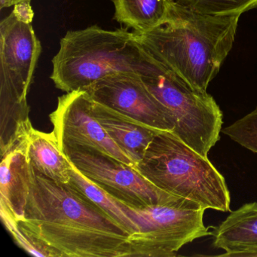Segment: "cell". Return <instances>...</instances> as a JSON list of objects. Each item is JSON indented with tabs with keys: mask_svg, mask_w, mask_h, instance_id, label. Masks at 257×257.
Instances as JSON below:
<instances>
[{
	"mask_svg": "<svg viewBox=\"0 0 257 257\" xmlns=\"http://www.w3.org/2000/svg\"><path fill=\"white\" fill-rule=\"evenodd\" d=\"M19 223L61 257L130 256L129 234L70 183L31 166L24 217Z\"/></svg>",
	"mask_w": 257,
	"mask_h": 257,
	"instance_id": "obj_1",
	"label": "cell"
},
{
	"mask_svg": "<svg viewBox=\"0 0 257 257\" xmlns=\"http://www.w3.org/2000/svg\"><path fill=\"white\" fill-rule=\"evenodd\" d=\"M240 16L201 15L171 4L163 25L135 33L156 61L195 89L207 91L232 49Z\"/></svg>",
	"mask_w": 257,
	"mask_h": 257,
	"instance_id": "obj_2",
	"label": "cell"
},
{
	"mask_svg": "<svg viewBox=\"0 0 257 257\" xmlns=\"http://www.w3.org/2000/svg\"><path fill=\"white\" fill-rule=\"evenodd\" d=\"M50 78L58 89H85L107 76L122 73L144 76L162 64L127 29L107 31L97 25L68 31L52 59Z\"/></svg>",
	"mask_w": 257,
	"mask_h": 257,
	"instance_id": "obj_3",
	"label": "cell"
},
{
	"mask_svg": "<svg viewBox=\"0 0 257 257\" xmlns=\"http://www.w3.org/2000/svg\"><path fill=\"white\" fill-rule=\"evenodd\" d=\"M134 168L162 190L191 200L204 210H230L231 195L223 176L208 158L171 132H159Z\"/></svg>",
	"mask_w": 257,
	"mask_h": 257,
	"instance_id": "obj_4",
	"label": "cell"
},
{
	"mask_svg": "<svg viewBox=\"0 0 257 257\" xmlns=\"http://www.w3.org/2000/svg\"><path fill=\"white\" fill-rule=\"evenodd\" d=\"M42 52L32 25L14 12L0 23V150L7 151L32 127L28 91Z\"/></svg>",
	"mask_w": 257,
	"mask_h": 257,
	"instance_id": "obj_5",
	"label": "cell"
},
{
	"mask_svg": "<svg viewBox=\"0 0 257 257\" xmlns=\"http://www.w3.org/2000/svg\"><path fill=\"white\" fill-rule=\"evenodd\" d=\"M150 92L171 112L175 122L172 133L205 158L220 139L223 115L216 100L163 65L141 76Z\"/></svg>",
	"mask_w": 257,
	"mask_h": 257,
	"instance_id": "obj_6",
	"label": "cell"
},
{
	"mask_svg": "<svg viewBox=\"0 0 257 257\" xmlns=\"http://www.w3.org/2000/svg\"><path fill=\"white\" fill-rule=\"evenodd\" d=\"M125 210L140 231L128 236L130 256L172 257L187 243L212 235L204 223V208L182 198L173 202Z\"/></svg>",
	"mask_w": 257,
	"mask_h": 257,
	"instance_id": "obj_7",
	"label": "cell"
},
{
	"mask_svg": "<svg viewBox=\"0 0 257 257\" xmlns=\"http://www.w3.org/2000/svg\"><path fill=\"white\" fill-rule=\"evenodd\" d=\"M61 151L88 180L127 205L143 207L182 198L159 189L133 166L95 149L71 147Z\"/></svg>",
	"mask_w": 257,
	"mask_h": 257,
	"instance_id": "obj_8",
	"label": "cell"
},
{
	"mask_svg": "<svg viewBox=\"0 0 257 257\" xmlns=\"http://www.w3.org/2000/svg\"><path fill=\"white\" fill-rule=\"evenodd\" d=\"M92 99L85 90L67 93L58 98L56 109L49 115L60 148L95 149L127 165L135 162L109 136L91 112Z\"/></svg>",
	"mask_w": 257,
	"mask_h": 257,
	"instance_id": "obj_9",
	"label": "cell"
},
{
	"mask_svg": "<svg viewBox=\"0 0 257 257\" xmlns=\"http://www.w3.org/2000/svg\"><path fill=\"white\" fill-rule=\"evenodd\" d=\"M84 90L97 103L158 130L174 131L175 122L171 112L150 92L141 75H112Z\"/></svg>",
	"mask_w": 257,
	"mask_h": 257,
	"instance_id": "obj_10",
	"label": "cell"
},
{
	"mask_svg": "<svg viewBox=\"0 0 257 257\" xmlns=\"http://www.w3.org/2000/svg\"><path fill=\"white\" fill-rule=\"evenodd\" d=\"M26 148L25 137L1 155L0 212L18 222L24 217L31 180V165Z\"/></svg>",
	"mask_w": 257,
	"mask_h": 257,
	"instance_id": "obj_11",
	"label": "cell"
},
{
	"mask_svg": "<svg viewBox=\"0 0 257 257\" xmlns=\"http://www.w3.org/2000/svg\"><path fill=\"white\" fill-rule=\"evenodd\" d=\"M91 112L111 139L136 165L142 159L152 140L161 132L93 99Z\"/></svg>",
	"mask_w": 257,
	"mask_h": 257,
	"instance_id": "obj_12",
	"label": "cell"
},
{
	"mask_svg": "<svg viewBox=\"0 0 257 257\" xmlns=\"http://www.w3.org/2000/svg\"><path fill=\"white\" fill-rule=\"evenodd\" d=\"M213 246L225 252L219 256L246 257L257 251V202L247 203L213 227Z\"/></svg>",
	"mask_w": 257,
	"mask_h": 257,
	"instance_id": "obj_13",
	"label": "cell"
},
{
	"mask_svg": "<svg viewBox=\"0 0 257 257\" xmlns=\"http://www.w3.org/2000/svg\"><path fill=\"white\" fill-rule=\"evenodd\" d=\"M26 143L27 156L37 174L56 183H70V162L61 151L53 131L46 133L32 127Z\"/></svg>",
	"mask_w": 257,
	"mask_h": 257,
	"instance_id": "obj_14",
	"label": "cell"
},
{
	"mask_svg": "<svg viewBox=\"0 0 257 257\" xmlns=\"http://www.w3.org/2000/svg\"><path fill=\"white\" fill-rule=\"evenodd\" d=\"M114 19L139 34L148 32L166 22L170 0H112Z\"/></svg>",
	"mask_w": 257,
	"mask_h": 257,
	"instance_id": "obj_15",
	"label": "cell"
},
{
	"mask_svg": "<svg viewBox=\"0 0 257 257\" xmlns=\"http://www.w3.org/2000/svg\"><path fill=\"white\" fill-rule=\"evenodd\" d=\"M70 184L95 204L108 216L119 224L129 235L140 231L138 224L125 210V204L115 199L95 183L88 180L70 162Z\"/></svg>",
	"mask_w": 257,
	"mask_h": 257,
	"instance_id": "obj_16",
	"label": "cell"
},
{
	"mask_svg": "<svg viewBox=\"0 0 257 257\" xmlns=\"http://www.w3.org/2000/svg\"><path fill=\"white\" fill-rule=\"evenodd\" d=\"M185 10L213 16H241L257 8V0H170Z\"/></svg>",
	"mask_w": 257,
	"mask_h": 257,
	"instance_id": "obj_17",
	"label": "cell"
},
{
	"mask_svg": "<svg viewBox=\"0 0 257 257\" xmlns=\"http://www.w3.org/2000/svg\"><path fill=\"white\" fill-rule=\"evenodd\" d=\"M1 218L16 243L28 253L35 256L61 257L55 249L49 247L25 231L16 219L4 215H1Z\"/></svg>",
	"mask_w": 257,
	"mask_h": 257,
	"instance_id": "obj_18",
	"label": "cell"
},
{
	"mask_svg": "<svg viewBox=\"0 0 257 257\" xmlns=\"http://www.w3.org/2000/svg\"><path fill=\"white\" fill-rule=\"evenodd\" d=\"M222 133L241 147L257 153V106L243 118L222 129Z\"/></svg>",
	"mask_w": 257,
	"mask_h": 257,
	"instance_id": "obj_19",
	"label": "cell"
},
{
	"mask_svg": "<svg viewBox=\"0 0 257 257\" xmlns=\"http://www.w3.org/2000/svg\"><path fill=\"white\" fill-rule=\"evenodd\" d=\"M15 14L25 22L32 23L33 19H34V11L31 5V1H26V2L19 3L14 6L13 10Z\"/></svg>",
	"mask_w": 257,
	"mask_h": 257,
	"instance_id": "obj_20",
	"label": "cell"
},
{
	"mask_svg": "<svg viewBox=\"0 0 257 257\" xmlns=\"http://www.w3.org/2000/svg\"><path fill=\"white\" fill-rule=\"evenodd\" d=\"M31 1V0H0V7L1 9L9 8L10 7H14L19 3Z\"/></svg>",
	"mask_w": 257,
	"mask_h": 257,
	"instance_id": "obj_21",
	"label": "cell"
}]
</instances>
